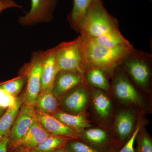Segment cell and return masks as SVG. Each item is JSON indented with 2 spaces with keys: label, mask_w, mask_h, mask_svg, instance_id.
<instances>
[{
  "label": "cell",
  "mask_w": 152,
  "mask_h": 152,
  "mask_svg": "<svg viewBox=\"0 0 152 152\" xmlns=\"http://www.w3.org/2000/svg\"><path fill=\"white\" fill-rule=\"evenodd\" d=\"M82 38L84 45L88 69L98 68L103 72L108 78L112 77L115 70L121 64L125 58L140 52L135 50L132 46L104 48L96 45L83 37Z\"/></svg>",
  "instance_id": "obj_1"
},
{
  "label": "cell",
  "mask_w": 152,
  "mask_h": 152,
  "mask_svg": "<svg viewBox=\"0 0 152 152\" xmlns=\"http://www.w3.org/2000/svg\"><path fill=\"white\" fill-rule=\"evenodd\" d=\"M55 48L59 71L78 72L84 75L88 69L81 36L73 40L61 43Z\"/></svg>",
  "instance_id": "obj_2"
},
{
  "label": "cell",
  "mask_w": 152,
  "mask_h": 152,
  "mask_svg": "<svg viewBox=\"0 0 152 152\" xmlns=\"http://www.w3.org/2000/svg\"><path fill=\"white\" fill-rule=\"evenodd\" d=\"M119 30L116 19L108 12L101 0H96L79 33L83 37L91 39Z\"/></svg>",
  "instance_id": "obj_3"
},
{
  "label": "cell",
  "mask_w": 152,
  "mask_h": 152,
  "mask_svg": "<svg viewBox=\"0 0 152 152\" xmlns=\"http://www.w3.org/2000/svg\"><path fill=\"white\" fill-rule=\"evenodd\" d=\"M120 66L115 70L112 77L113 80L110 88L114 96L123 105L130 108H137L140 112H145L147 109L145 99L133 86Z\"/></svg>",
  "instance_id": "obj_4"
},
{
  "label": "cell",
  "mask_w": 152,
  "mask_h": 152,
  "mask_svg": "<svg viewBox=\"0 0 152 152\" xmlns=\"http://www.w3.org/2000/svg\"><path fill=\"white\" fill-rule=\"evenodd\" d=\"M45 51L32 53L29 62L26 64L22 72L26 76V87L23 99L24 104L34 107L41 91V77Z\"/></svg>",
  "instance_id": "obj_5"
},
{
  "label": "cell",
  "mask_w": 152,
  "mask_h": 152,
  "mask_svg": "<svg viewBox=\"0 0 152 152\" xmlns=\"http://www.w3.org/2000/svg\"><path fill=\"white\" fill-rule=\"evenodd\" d=\"M151 58V55L140 52L126 58L121 65L134 83L144 89L148 88L150 84L151 73L148 61Z\"/></svg>",
  "instance_id": "obj_6"
},
{
  "label": "cell",
  "mask_w": 152,
  "mask_h": 152,
  "mask_svg": "<svg viewBox=\"0 0 152 152\" xmlns=\"http://www.w3.org/2000/svg\"><path fill=\"white\" fill-rule=\"evenodd\" d=\"M58 1L31 0V8L24 15L19 18V23L29 27L51 21Z\"/></svg>",
  "instance_id": "obj_7"
},
{
  "label": "cell",
  "mask_w": 152,
  "mask_h": 152,
  "mask_svg": "<svg viewBox=\"0 0 152 152\" xmlns=\"http://www.w3.org/2000/svg\"><path fill=\"white\" fill-rule=\"evenodd\" d=\"M136 118L135 112L130 108L121 110L115 116L111 134L118 151L132 135L136 127Z\"/></svg>",
  "instance_id": "obj_8"
},
{
  "label": "cell",
  "mask_w": 152,
  "mask_h": 152,
  "mask_svg": "<svg viewBox=\"0 0 152 152\" xmlns=\"http://www.w3.org/2000/svg\"><path fill=\"white\" fill-rule=\"evenodd\" d=\"M79 139L101 152L118 151L111 132L100 128L91 127L80 132Z\"/></svg>",
  "instance_id": "obj_9"
},
{
  "label": "cell",
  "mask_w": 152,
  "mask_h": 152,
  "mask_svg": "<svg viewBox=\"0 0 152 152\" xmlns=\"http://www.w3.org/2000/svg\"><path fill=\"white\" fill-rule=\"evenodd\" d=\"M36 119L35 110L33 106L24 104L20 109L8 137L13 145L21 139Z\"/></svg>",
  "instance_id": "obj_10"
},
{
  "label": "cell",
  "mask_w": 152,
  "mask_h": 152,
  "mask_svg": "<svg viewBox=\"0 0 152 152\" xmlns=\"http://www.w3.org/2000/svg\"><path fill=\"white\" fill-rule=\"evenodd\" d=\"M63 101L64 110L72 114L84 113L88 102L90 91L85 83L68 93Z\"/></svg>",
  "instance_id": "obj_11"
},
{
  "label": "cell",
  "mask_w": 152,
  "mask_h": 152,
  "mask_svg": "<svg viewBox=\"0 0 152 152\" xmlns=\"http://www.w3.org/2000/svg\"><path fill=\"white\" fill-rule=\"evenodd\" d=\"M35 113L36 119L38 123L50 134L72 139H79V134L77 132L66 126L53 115L44 113L36 110Z\"/></svg>",
  "instance_id": "obj_12"
},
{
  "label": "cell",
  "mask_w": 152,
  "mask_h": 152,
  "mask_svg": "<svg viewBox=\"0 0 152 152\" xmlns=\"http://www.w3.org/2000/svg\"><path fill=\"white\" fill-rule=\"evenodd\" d=\"M84 82V75L80 73L59 71L52 92L57 98L61 97Z\"/></svg>",
  "instance_id": "obj_13"
},
{
  "label": "cell",
  "mask_w": 152,
  "mask_h": 152,
  "mask_svg": "<svg viewBox=\"0 0 152 152\" xmlns=\"http://www.w3.org/2000/svg\"><path fill=\"white\" fill-rule=\"evenodd\" d=\"M59 71L55 47L45 51L42 67L41 91H52L55 79Z\"/></svg>",
  "instance_id": "obj_14"
},
{
  "label": "cell",
  "mask_w": 152,
  "mask_h": 152,
  "mask_svg": "<svg viewBox=\"0 0 152 152\" xmlns=\"http://www.w3.org/2000/svg\"><path fill=\"white\" fill-rule=\"evenodd\" d=\"M91 101L93 110L97 118L103 123H107L112 116L113 104L106 93L96 88L91 91Z\"/></svg>",
  "instance_id": "obj_15"
},
{
  "label": "cell",
  "mask_w": 152,
  "mask_h": 152,
  "mask_svg": "<svg viewBox=\"0 0 152 152\" xmlns=\"http://www.w3.org/2000/svg\"><path fill=\"white\" fill-rule=\"evenodd\" d=\"M50 135L36 119L25 135L13 145L20 147L21 149L31 150L37 146Z\"/></svg>",
  "instance_id": "obj_16"
},
{
  "label": "cell",
  "mask_w": 152,
  "mask_h": 152,
  "mask_svg": "<svg viewBox=\"0 0 152 152\" xmlns=\"http://www.w3.org/2000/svg\"><path fill=\"white\" fill-rule=\"evenodd\" d=\"M96 0H73V5L68 20L72 28L79 32Z\"/></svg>",
  "instance_id": "obj_17"
},
{
  "label": "cell",
  "mask_w": 152,
  "mask_h": 152,
  "mask_svg": "<svg viewBox=\"0 0 152 152\" xmlns=\"http://www.w3.org/2000/svg\"><path fill=\"white\" fill-rule=\"evenodd\" d=\"M53 115L78 134L83 130L93 127L84 113L72 114L58 111Z\"/></svg>",
  "instance_id": "obj_18"
},
{
  "label": "cell",
  "mask_w": 152,
  "mask_h": 152,
  "mask_svg": "<svg viewBox=\"0 0 152 152\" xmlns=\"http://www.w3.org/2000/svg\"><path fill=\"white\" fill-rule=\"evenodd\" d=\"M85 39L96 45L104 48H115L132 46L129 41L123 37L119 30L105 34L97 37Z\"/></svg>",
  "instance_id": "obj_19"
},
{
  "label": "cell",
  "mask_w": 152,
  "mask_h": 152,
  "mask_svg": "<svg viewBox=\"0 0 152 152\" xmlns=\"http://www.w3.org/2000/svg\"><path fill=\"white\" fill-rule=\"evenodd\" d=\"M34 107L36 111L53 115L59 111L58 98L53 94L51 91H42Z\"/></svg>",
  "instance_id": "obj_20"
},
{
  "label": "cell",
  "mask_w": 152,
  "mask_h": 152,
  "mask_svg": "<svg viewBox=\"0 0 152 152\" xmlns=\"http://www.w3.org/2000/svg\"><path fill=\"white\" fill-rule=\"evenodd\" d=\"M85 83L92 88L108 93L110 89L108 78L101 70L96 68L88 69L84 74Z\"/></svg>",
  "instance_id": "obj_21"
},
{
  "label": "cell",
  "mask_w": 152,
  "mask_h": 152,
  "mask_svg": "<svg viewBox=\"0 0 152 152\" xmlns=\"http://www.w3.org/2000/svg\"><path fill=\"white\" fill-rule=\"evenodd\" d=\"M23 100L17 98L13 105L7 109L0 118V139L8 136L12 126L20 111Z\"/></svg>",
  "instance_id": "obj_22"
},
{
  "label": "cell",
  "mask_w": 152,
  "mask_h": 152,
  "mask_svg": "<svg viewBox=\"0 0 152 152\" xmlns=\"http://www.w3.org/2000/svg\"><path fill=\"white\" fill-rule=\"evenodd\" d=\"M73 139L66 137L50 134L34 148L32 152H52L64 148L69 141Z\"/></svg>",
  "instance_id": "obj_23"
},
{
  "label": "cell",
  "mask_w": 152,
  "mask_h": 152,
  "mask_svg": "<svg viewBox=\"0 0 152 152\" xmlns=\"http://www.w3.org/2000/svg\"><path fill=\"white\" fill-rule=\"evenodd\" d=\"M26 75L22 72L20 75L15 79L0 84V88L17 98L26 83Z\"/></svg>",
  "instance_id": "obj_24"
},
{
  "label": "cell",
  "mask_w": 152,
  "mask_h": 152,
  "mask_svg": "<svg viewBox=\"0 0 152 152\" xmlns=\"http://www.w3.org/2000/svg\"><path fill=\"white\" fill-rule=\"evenodd\" d=\"M135 141L137 147L135 152H152L151 137L142 126L136 136Z\"/></svg>",
  "instance_id": "obj_25"
},
{
  "label": "cell",
  "mask_w": 152,
  "mask_h": 152,
  "mask_svg": "<svg viewBox=\"0 0 152 152\" xmlns=\"http://www.w3.org/2000/svg\"><path fill=\"white\" fill-rule=\"evenodd\" d=\"M64 148L66 152H101L79 139H73L68 141Z\"/></svg>",
  "instance_id": "obj_26"
},
{
  "label": "cell",
  "mask_w": 152,
  "mask_h": 152,
  "mask_svg": "<svg viewBox=\"0 0 152 152\" xmlns=\"http://www.w3.org/2000/svg\"><path fill=\"white\" fill-rule=\"evenodd\" d=\"M17 98L0 88V107L4 110L13 105Z\"/></svg>",
  "instance_id": "obj_27"
},
{
  "label": "cell",
  "mask_w": 152,
  "mask_h": 152,
  "mask_svg": "<svg viewBox=\"0 0 152 152\" xmlns=\"http://www.w3.org/2000/svg\"><path fill=\"white\" fill-rule=\"evenodd\" d=\"M141 126V124H138L137 125L131 137L124 145L117 152H135L134 148V143L135 141L136 136Z\"/></svg>",
  "instance_id": "obj_28"
},
{
  "label": "cell",
  "mask_w": 152,
  "mask_h": 152,
  "mask_svg": "<svg viewBox=\"0 0 152 152\" xmlns=\"http://www.w3.org/2000/svg\"><path fill=\"white\" fill-rule=\"evenodd\" d=\"M12 8H21L22 6L14 0H0V14L7 9Z\"/></svg>",
  "instance_id": "obj_29"
},
{
  "label": "cell",
  "mask_w": 152,
  "mask_h": 152,
  "mask_svg": "<svg viewBox=\"0 0 152 152\" xmlns=\"http://www.w3.org/2000/svg\"><path fill=\"white\" fill-rule=\"evenodd\" d=\"M10 142L8 136L0 139V152H7L8 145Z\"/></svg>",
  "instance_id": "obj_30"
},
{
  "label": "cell",
  "mask_w": 152,
  "mask_h": 152,
  "mask_svg": "<svg viewBox=\"0 0 152 152\" xmlns=\"http://www.w3.org/2000/svg\"><path fill=\"white\" fill-rule=\"evenodd\" d=\"M52 152H66V150L64 148L56 150V151Z\"/></svg>",
  "instance_id": "obj_31"
},
{
  "label": "cell",
  "mask_w": 152,
  "mask_h": 152,
  "mask_svg": "<svg viewBox=\"0 0 152 152\" xmlns=\"http://www.w3.org/2000/svg\"><path fill=\"white\" fill-rule=\"evenodd\" d=\"M4 109L0 107V118H1V116L4 114Z\"/></svg>",
  "instance_id": "obj_32"
},
{
  "label": "cell",
  "mask_w": 152,
  "mask_h": 152,
  "mask_svg": "<svg viewBox=\"0 0 152 152\" xmlns=\"http://www.w3.org/2000/svg\"><path fill=\"white\" fill-rule=\"evenodd\" d=\"M18 152H32L30 150L21 149L20 151Z\"/></svg>",
  "instance_id": "obj_33"
}]
</instances>
